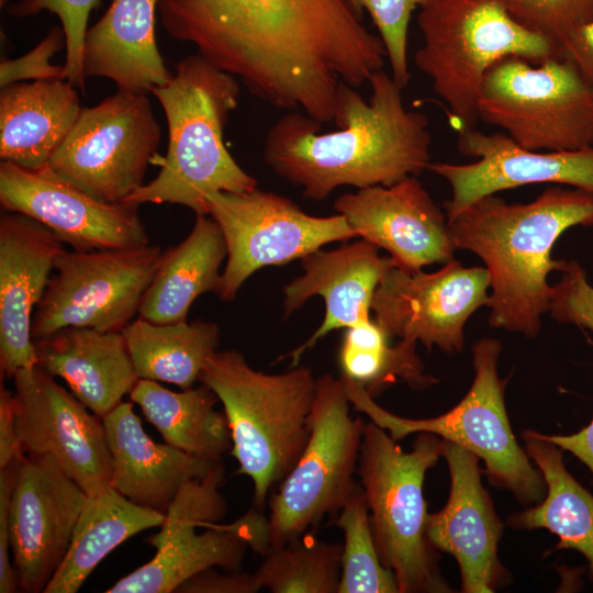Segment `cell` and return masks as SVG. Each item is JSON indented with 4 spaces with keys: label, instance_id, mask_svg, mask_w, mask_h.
<instances>
[{
    "label": "cell",
    "instance_id": "38",
    "mask_svg": "<svg viewBox=\"0 0 593 593\" xmlns=\"http://www.w3.org/2000/svg\"><path fill=\"white\" fill-rule=\"evenodd\" d=\"M355 7L366 10L378 30L391 76L403 89L411 74L407 56V33L413 12L432 0H351Z\"/></svg>",
    "mask_w": 593,
    "mask_h": 593
},
{
    "label": "cell",
    "instance_id": "34",
    "mask_svg": "<svg viewBox=\"0 0 593 593\" xmlns=\"http://www.w3.org/2000/svg\"><path fill=\"white\" fill-rule=\"evenodd\" d=\"M343 545L305 533L300 538L270 547L255 574L261 589L272 593H338Z\"/></svg>",
    "mask_w": 593,
    "mask_h": 593
},
{
    "label": "cell",
    "instance_id": "13",
    "mask_svg": "<svg viewBox=\"0 0 593 593\" xmlns=\"http://www.w3.org/2000/svg\"><path fill=\"white\" fill-rule=\"evenodd\" d=\"M163 253L149 244L64 250L34 312L33 340L67 327L122 332L138 314Z\"/></svg>",
    "mask_w": 593,
    "mask_h": 593
},
{
    "label": "cell",
    "instance_id": "5",
    "mask_svg": "<svg viewBox=\"0 0 593 593\" xmlns=\"http://www.w3.org/2000/svg\"><path fill=\"white\" fill-rule=\"evenodd\" d=\"M316 380L299 365L280 374L255 370L234 349L215 351L200 374L223 404L236 473L251 480L261 511L306 445Z\"/></svg>",
    "mask_w": 593,
    "mask_h": 593
},
{
    "label": "cell",
    "instance_id": "25",
    "mask_svg": "<svg viewBox=\"0 0 593 593\" xmlns=\"http://www.w3.org/2000/svg\"><path fill=\"white\" fill-rule=\"evenodd\" d=\"M37 365L101 418L139 379L122 332L67 327L34 339Z\"/></svg>",
    "mask_w": 593,
    "mask_h": 593
},
{
    "label": "cell",
    "instance_id": "2",
    "mask_svg": "<svg viewBox=\"0 0 593 593\" xmlns=\"http://www.w3.org/2000/svg\"><path fill=\"white\" fill-rule=\"evenodd\" d=\"M365 99L357 88L340 82L334 123L324 132L317 120L300 110L281 115L268 130L264 159L268 167L302 189L314 201L335 189L392 186L418 176L430 161L428 118L409 110L403 88L384 70L370 80Z\"/></svg>",
    "mask_w": 593,
    "mask_h": 593
},
{
    "label": "cell",
    "instance_id": "1",
    "mask_svg": "<svg viewBox=\"0 0 593 593\" xmlns=\"http://www.w3.org/2000/svg\"><path fill=\"white\" fill-rule=\"evenodd\" d=\"M171 40L269 104L333 122L340 82L360 88L387 54L351 0H159Z\"/></svg>",
    "mask_w": 593,
    "mask_h": 593
},
{
    "label": "cell",
    "instance_id": "22",
    "mask_svg": "<svg viewBox=\"0 0 593 593\" xmlns=\"http://www.w3.org/2000/svg\"><path fill=\"white\" fill-rule=\"evenodd\" d=\"M63 243L46 226L18 212L0 217V373L12 379L37 365L32 320Z\"/></svg>",
    "mask_w": 593,
    "mask_h": 593
},
{
    "label": "cell",
    "instance_id": "7",
    "mask_svg": "<svg viewBox=\"0 0 593 593\" xmlns=\"http://www.w3.org/2000/svg\"><path fill=\"white\" fill-rule=\"evenodd\" d=\"M444 456V439L418 433L404 451L389 433L366 422L357 473L382 563L398 581L399 593H447L435 548L427 537L423 494L426 472Z\"/></svg>",
    "mask_w": 593,
    "mask_h": 593
},
{
    "label": "cell",
    "instance_id": "41",
    "mask_svg": "<svg viewBox=\"0 0 593 593\" xmlns=\"http://www.w3.org/2000/svg\"><path fill=\"white\" fill-rule=\"evenodd\" d=\"M24 459V458H23ZM16 459L0 469V592L15 593L20 590L14 566L10 561V506L18 481L21 462Z\"/></svg>",
    "mask_w": 593,
    "mask_h": 593
},
{
    "label": "cell",
    "instance_id": "20",
    "mask_svg": "<svg viewBox=\"0 0 593 593\" xmlns=\"http://www.w3.org/2000/svg\"><path fill=\"white\" fill-rule=\"evenodd\" d=\"M334 209L357 236L385 249L401 269L413 272L454 259L446 213L417 176L345 193Z\"/></svg>",
    "mask_w": 593,
    "mask_h": 593
},
{
    "label": "cell",
    "instance_id": "24",
    "mask_svg": "<svg viewBox=\"0 0 593 593\" xmlns=\"http://www.w3.org/2000/svg\"><path fill=\"white\" fill-rule=\"evenodd\" d=\"M102 422L112 457L111 486L137 505L166 514L188 480L204 477L219 463L155 443L130 402H121Z\"/></svg>",
    "mask_w": 593,
    "mask_h": 593
},
{
    "label": "cell",
    "instance_id": "36",
    "mask_svg": "<svg viewBox=\"0 0 593 593\" xmlns=\"http://www.w3.org/2000/svg\"><path fill=\"white\" fill-rule=\"evenodd\" d=\"M521 25L548 40L557 57L563 44L593 19V0H501Z\"/></svg>",
    "mask_w": 593,
    "mask_h": 593
},
{
    "label": "cell",
    "instance_id": "21",
    "mask_svg": "<svg viewBox=\"0 0 593 593\" xmlns=\"http://www.w3.org/2000/svg\"><path fill=\"white\" fill-rule=\"evenodd\" d=\"M443 457L449 469L450 491L445 506L428 514V540L457 560L462 592L492 593L507 578L497 557L503 524L482 485L479 457L445 439Z\"/></svg>",
    "mask_w": 593,
    "mask_h": 593
},
{
    "label": "cell",
    "instance_id": "31",
    "mask_svg": "<svg viewBox=\"0 0 593 593\" xmlns=\"http://www.w3.org/2000/svg\"><path fill=\"white\" fill-rule=\"evenodd\" d=\"M130 398L167 444L211 462L222 461L232 449L227 419L214 409L219 399L208 385L175 392L138 379Z\"/></svg>",
    "mask_w": 593,
    "mask_h": 593
},
{
    "label": "cell",
    "instance_id": "14",
    "mask_svg": "<svg viewBox=\"0 0 593 593\" xmlns=\"http://www.w3.org/2000/svg\"><path fill=\"white\" fill-rule=\"evenodd\" d=\"M208 214L219 224L227 260L216 294L235 299L243 283L266 266H279L318 250L332 242L357 236L344 215L313 216L290 199L254 189L244 193L212 192Z\"/></svg>",
    "mask_w": 593,
    "mask_h": 593
},
{
    "label": "cell",
    "instance_id": "3",
    "mask_svg": "<svg viewBox=\"0 0 593 593\" xmlns=\"http://www.w3.org/2000/svg\"><path fill=\"white\" fill-rule=\"evenodd\" d=\"M447 222L455 248L470 250L485 264L489 324L534 338L549 310L548 275L566 264L551 257L552 247L568 228L593 225V193L553 186L528 203H507L491 194Z\"/></svg>",
    "mask_w": 593,
    "mask_h": 593
},
{
    "label": "cell",
    "instance_id": "9",
    "mask_svg": "<svg viewBox=\"0 0 593 593\" xmlns=\"http://www.w3.org/2000/svg\"><path fill=\"white\" fill-rule=\"evenodd\" d=\"M224 467L188 480L178 491L160 530L148 539L156 548L152 560L121 578L107 593H175L193 574L216 567L240 570L246 551L269 549L268 517L254 507L233 523L221 524L227 512L220 489Z\"/></svg>",
    "mask_w": 593,
    "mask_h": 593
},
{
    "label": "cell",
    "instance_id": "23",
    "mask_svg": "<svg viewBox=\"0 0 593 593\" xmlns=\"http://www.w3.org/2000/svg\"><path fill=\"white\" fill-rule=\"evenodd\" d=\"M378 247L366 239L343 244L333 250H316L302 258L304 273L283 289L284 318L310 298L325 301V316L313 335L298 348L281 357L290 358V367L316 342L337 328H347L370 320L374 292L392 268V257H381Z\"/></svg>",
    "mask_w": 593,
    "mask_h": 593
},
{
    "label": "cell",
    "instance_id": "32",
    "mask_svg": "<svg viewBox=\"0 0 593 593\" xmlns=\"http://www.w3.org/2000/svg\"><path fill=\"white\" fill-rule=\"evenodd\" d=\"M122 333L139 379L182 390L199 381L220 342L219 326L206 321L157 324L138 316Z\"/></svg>",
    "mask_w": 593,
    "mask_h": 593
},
{
    "label": "cell",
    "instance_id": "42",
    "mask_svg": "<svg viewBox=\"0 0 593 593\" xmlns=\"http://www.w3.org/2000/svg\"><path fill=\"white\" fill-rule=\"evenodd\" d=\"M216 567L202 570L183 581L175 593H256L261 590L255 573L240 570L222 573Z\"/></svg>",
    "mask_w": 593,
    "mask_h": 593
},
{
    "label": "cell",
    "instance_id": "8",
    "mask_svg": "<svg viewBox=\"0 0 593 593\" xmlns=\"http://www.w3.org/2000/svg\"><path fill=\"white\" fill-rule=\"evenodd\" d=\"M501 343L482 338L472 347L474 378L463 399L448 412L430 418L398 416L382 406L360 384L342 376L355 410L385 429L394 440L414 433H430L452 441L482 459L490 482L511 491L522 504L542 500L546 488L511 428L504 402L506 379L497 374Z\"/></svg>",
    "mask_w": 593,
    "mask_h": 593
},
{
    "label": "cell",
    "instance_id": "27",
    "mask_svg": "<svg viewBox=\"0 0 593 593\" xmlns=\"http://www.w3.org/2000/svg\"><path fill=\"white\" fill-rule=\"evenodd\" d=\"M80 110L77 88L66 79L19 81L1 88V160L31 170L46 167Z\"/></svg>",
    "mask_w": 593,
    "mask_h": 593
},
{
    "label": "cell",
    "instance_id": "28",
    "mask_svg": "<svg viewBox=\"0 0 593 593\" xmlns=\"http://www.w3.org/2000/svg\"><path fill=\"white\" fill-rule=\"evenodd\" d=\"M225 257L227 247L219 224L209 214H195L189 235L163 253L138 316L157 324L187 322L194 300L216 292Z\"/></svg>",
    "mask_w": 593,
    "mask_h": 593
},
{
    "label": "cell",
    "instance_id": "6",
    "mask_svg": "<svg viewBox=\"0 0 593 593\" xmlns=\"http://www.w3.org/2000/svg\"><path fill=\"white\" fill-rule=\"evenodd\" d=\"M423 44L416 67L432 81L459 131L477 128L479 99L491 68L507 57L533 64L557 57L545 37L517 23L501 0H432L419 8Z\"/></svg>",
    "mask_w": 593,
    "mask_h": 593
},
{
    "label": "cell",
    "instance_id": "26",
    "mask_svg": "<svg viewBox=\"0 0 593 593\" xmlns=\"http://www.w3.org/2000/svg\"><path fill=\"white\" fill-rule=\"evenodd\" d=\"M159 0H112L87 30L82 52L86 78L104 77L118 91L148 94L169 81L156 42Z\"/></svg>",
    "mask_w": 593,
    "mask_h": 593
},
{
    "label": "cell",
    "instance_id": "19",
    "mask_svg": "<svg viewBox=\"0 0 593 593\" xmlns=\"http://www.w3.org/2000/svg\"><path fill=\"white\" fill-rule=\"evenodd\" d=\"M459 152L478 158L470 164L430 163L428 170L451 188L444 203L451 220L479 199L533 183H557L593 193V146L575 150H529L504 133L459 131Z\"/></svg>",
    "mask_w": 593,
    "mask_h": 593
},
{
    "label": "cell",
    "instance_id": "10",
    "mask_svg": "<svg viewBox=\"0 0 593 593\" xmlns=\"http://www.w3.org/2000/svg\"><path fill=\"white\" fill-rule=\"evenodd\" d=\"M350 404L340 378H317L306 445L268 499L269 548L300 538L338 513L357 489L354 474L366 422L350 415Z\"/></svg>",
    "mask_w": 593,
    "mask_h": 593
},
{
    "label": "cell",
    "instance_id": "43",
    "mask_svg": "<svg viewBox=\"0 0 593 593\" xmlns=\"http://www.w3.org/2000/svg\"><path fill=\"white\" fill-rule=\"evenodd\" d=\"M25 458L15 422L13 392L8 390L1 380L0 387V469L9 462Z\"/></svg>",
    "mask_w": 593,
    "mask_h": 593
},
{
    "label": "cell",
    "instance_id": "35",
    "mask_svg": "<svg viewBox=\"0 0 593 593\" xmlns=\"http://www.w3.org/2000/svg\"><path fill=\"white\" fill-rule=\"evenodd\" d=\"M344 534L338 593H399L394 573L381 561L361 485L334 522Z\"/></svg>",
    "mask_w": 593,
    "mask_h": 593
},
{
    "label": "cell",
    "instance_id": "11",
    "mask_svg": "<svg viewBox=\"0 0 593 593\" xmlns=\"http://www.w3.org/2000/svg\"><path fill=\"white\" fill-rule=\"evenodd\" d=\"M479 121L501 127L529 150L593 146V81L569 59L533 64L507 57L488 72Z\"/></svg>",
    "mask_w": 593,
    "mask_h": 593
},
{
    "label": "cell",
    "instance_id": "17",
    "mask_svg": "<svg viewBox=\"0 0 593 593\" xmlns=\"http://www.w3.org/2000/svg\"><path fill=\"white\" fill-rule=\"evenodd\" d=\"M0 203L9 212L36 220L74 250L148 244L138 205L98 200L48 166L31 170L1 160Z\"/></svg>",
    "mask_w": 593,
    "mask_h": 593
},
{
    "label": "cell",
    "instance_id": "15",
    "mask_svg": "<svg viewBox=\"0 0 593 593\" xmlns=\"http://www.w3.org/2000/svg\"><path fill=\"white\" fill-rule=\"evenodd\" d=\"M12 379L24 454L52 457L87 495L110 488L112 457L102 418L38 366L19 370Z\"/></svg>",
    "mask_w": 593,
    "mask_h": 593
},
{
    "label": "cell",
    "instance_id": "4",
    "mask_svg": "<svg viewBox=\"0 0 593 593\" xmlns=\"http://www.w3.org/2000/svg\"><path fill=\"white\" fill-rule=\"evenodd\" d=\"M152 93L166 115L167 153L156 178L124 202L180 204L195 214H208L210 193H244L257 188V180L236 163L224 143L228 115L238 105L237 78L199 54L190 55Z\"/></svg>",
    "mask_w": 593,
    "mask_h": 593
},
{
    "label": "cell",
    "instance_id": "12",
    "mask_svg": "<svg viewBox=\"0 0 593 593\" xmlns=\"http://www.w3.org/2000/svg\"><path fill=\"white\" fill-rule=\"evenodd\" d=\"M160 133L147 94L116 91L81 108L47 166L96 199L122 203L144 184Z\"/></svg>",
    "mask_w": 593,
    "mask_h": 593
},
{
    "label": "cell",
    "instance_id": "40",
    "mask_svg": "<svg viewBox=\"0 0 593 593\" xmlns=\"http://www.w3.org/2000/svg\"><path fill=\"white\" fill-rule=\"evenodd\" d=\"M66 46L61 26H53L47 35L29 53L0 64L1 88L19 81L66 79L64 65H54L51 58Z\"/></svg>",
    "mask_w": 593,
    "mask_h": 593
},
{
    "label": "cell",
    "instance_id": "30",
    "mask_svg": "<svg viewBox=\"0 0 593 593\" xmlns=\"http://www.w3.org/2000/svg\"><path fill=\"white\" fill-rule=\"evenodd\" d=\"M164 519L165 514L131 502L112 486L87 495L68 551L44 593H76L115 547Z\"/></svg>",
    "mask_w": 593,
    "mask_h": 593
},
{
    "label": "cell",
    "instance_id": "45",
    "mask_svg": "<svg viewBox=\"0 0 593 593\" xmlns=\"http://www.w3.org/2000/svg\"><path fill=\"white\" fill-rule=\"evenodd\" d=\"M540 435L563 451L571 452L593 474V418L588 426L571 435Z\"/></svg>",
    "mask_w": 593,
    "mask_h": 593
},
{
    "label": "cell",
    "instance_id": "33",
    "mask_svg": "<svg viewBox=\"0 0 593 593\" xmlns=\"http://www.w3.org/2000/svg\"><path fill=\"white\" fill-rule=\"evenodd\" d=\"M388 338L376 321L347 327L338 354L342 376L360 384L373 398L398 380L415 389L437 382L424 373L416 343L400 339L390 347Z\"/></svg>",
    "mask_w": 593,
    "mask_h": 593
},
{
    "label": "cell",
    "instance_id": "29",
    "mask_svg": "<svg viewBox=\"0 0 593 593\" xmlns=\"http://www.w3.org/2000/svg\"><path fill=\"white\" fill-rule=\"evenodd\" d=\"M525 451L541 472L546 496L537 505L507 518L513 528H546L558 536L552 550L573 549L588 561L593 581V494L567 470L563 450L539 432L522 433Z\"/></svg>",
    "mask_w": 593,
    "mask_h": 593
},
{
    "label": "cell",
    "instance_id": "44",
    "mask_svg": "<svg viewBox=\"0 0 593 593\" xmlns=\"http://www.w3.org/2000/svg\"><path fill=\"white\" fill-rule=\"evenodd\" d=\"M559 57L572 61L593 81V19L563 44Z\"/></svg>",
    "mask_w": 593,
    "mask_h": 593
},
{
    "label": "cell",
    "instance_id": "39",
    "mask_svg": "<svg viewBox=\"0 0 593 593\" xmlns=\"http://www.w3.org/2000/svg\"><path fill=\"white\" fill-rule=\"evenodd\" d=\"M560 280L551 286L550 316L562 324L593 331V287L575 260H566Z\"/></svg>",
    "mask_w": 593,
    "mask_h": 593
},
{
    "label": "cell",
    "instance_id": "18",
    "mask_svg": "<svg viewBox=\"0 0 593 593\" xmlns=\"http://www.w3.org/2000/svg\"><path fill=\"white\" fill-rule=\"evenodd\" d=\"M86 497L52 457L22 460L9 517L20 591L44 592L68 551Z\"/></svg>",
    "mask_w": 593,
    "mask_h": 593
},
{
    "label": "cell",
    "instance_id": "16",
    "mask_svg": "<svg viewBox=\"0 0 593 593\" xmlns=\"http://www.w3.org/2000/svg\"><path fill=\"white\" fill-rule=\"evenodd\" d=\"M488 288L485 267H463L455 259L429 273L395 266L379 283L371 310L389 337L459 353L468 318L488 304Z\"/></svg>",
    "mask_w": 593,
    "mask_h": 593
},
{
    "label": "cell",
    "instance_id": "37",
    "mask_svg": "<svg viewBox=\"0 0 593 593\" xmlns=\"http://www.w3.org/2000/svg\"><path fill=\"white\" fill-rule=\"evenodd\" d=\"M99 3L100 0H19L8 8V12L13 16L25 18L48 11L58 16L66 37V80L85 91L83 43L89 14Z\"/></svg>",
    "mask_w": 593,
    "mask_h": 593
}]
</instances>
